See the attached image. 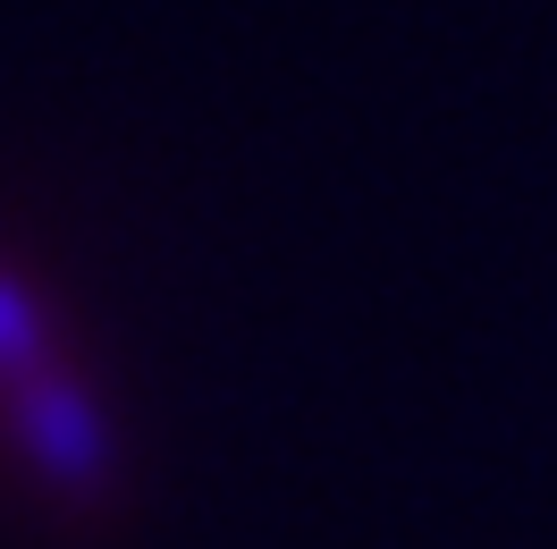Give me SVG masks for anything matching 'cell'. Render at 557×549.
Returning <instances> with one entry per match:
<instances>
[{"label": "cell", "mask_w": 557, "mask_h": 549, "mask_svg": "<svg viewBox=\"0 0 557 549\" xmlns=\"http://www.w3.org/2000/svg\"><path fill=\"white\" fill-rule=\"evenodd\" d=\"M26 346H35V313H26L9 288H0V364H17Z\"/></svg>", "instance_id": "6da1fadb"}]
</instances>
